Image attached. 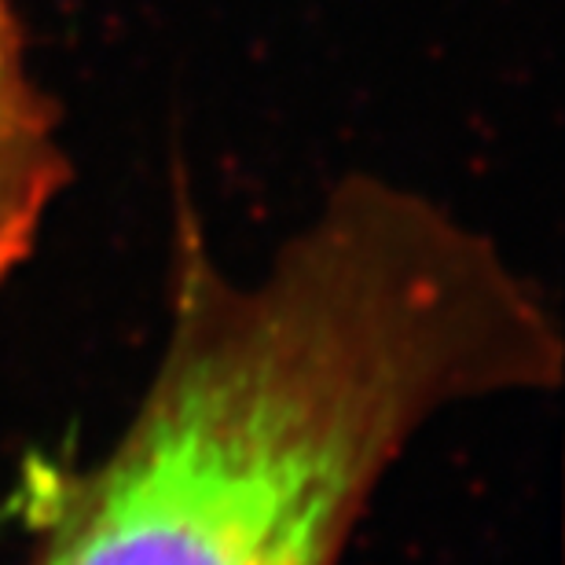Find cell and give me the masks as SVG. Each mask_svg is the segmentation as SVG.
Segmentation results:
<instances>
[{"mask_svg":"<svg viewBox=\"0 0 565 565\" xmlns=\"http://www.w3.org/2000/svg\"><path fill=\"white\" fill-rule=\"evenodd\" d=\"M558 379L533 282L423 191L342 180L254 279L180 213L154 379L33 565H338L434 415Z\"/></svg>","mask_w":565,"mask_h":565,"instance_id":"cell-1","label":"cell"},{"mask_svg":"<svg viewBox=\"0 0 565 565\" xmlns=\"http://www.w3.org/2000/svg\"><path fill=\"white\" fill-rule=\"evenodd\" d=\"M71 180L60 121L33 82L11 0H0V279L26 262Z\"/></svg>","mask_w":565,"mask_h":565,"instance_id":"cell-2","label":"cell"}]
</instances>
